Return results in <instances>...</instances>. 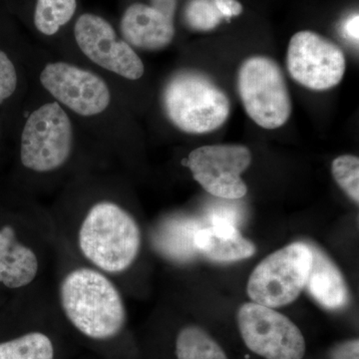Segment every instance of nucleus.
Masks as SVG:
<instances>
[{"mask_svg":"<svg viewBox=\"0 0 359 359\" xmlns=\"http://www.w3.org/2000/svg\"><path fill=\"white\" fill-rule=\"evenodd\" d=\"M122 191L116 168H96L66 183L48 209L68 249L119 287L143 247L140 224Z\"/></svg>","mask_w":359,"mask_h":359,"instance_id":"1","label":"nucleus"},{"mask_svg":"<svg viewBox=\"0 0 359 359\" xmlns=\"http://www.w3.org/2000/svg\"><path fill=\"white\" fill-rule=\"evenodd\" d=\"M13 139L21 187L34 199L83 172L113 167L69 113L33 83Z\"/></svg>","mask_w":359,"mask_h":359,"instance_id":"2","label":"nucleus"},{"mask_svg":"<svg viewBox=\"0 0 359 359\" xmlns=\"http://www.w3.org/2000/svg\"><path fill=\"white\" fill-rule=\"evenodd\" d=\"M21 55L35 86L60 104L113 165L126 162L132 142L128 104L93 70L21 44Z\"/></svg>","mask_w":359,"mask_h":359,"instance_id":"3","label":"nucleus"},{"mask_svg":"<svg viewBox=\"0 0 359 359\" xmlns=\"http://www.w3.org/2000/svg\"><path fill=\"white\" fill-rule=\"evenodd\" d=\"M51 271L59 314L75 332L95 342L122 334L128 321L122 290L109 276L80 261L57 235Z\"/></svg>","mask_w":359,"mask_h":359,"instance_id":"4","label":"nucleus"},{"mask_svg":"<svg viewBox=\"0 0 359 359\" xmlns=\"http://www.w3.org/2000/svg\"><path fill=\"white\" fill-rule=\"evenodd\" d=\"M58 56L102 76L127 104L129 86L140 82L146 74L138 51L99 14L85 13L78 16L73 25L71 43Z\"/></svg>","mask_w":359,"mask_h":359,"instance_id":"5","label":"nucleus"},{"mask_svg":"<svg viewBox=\"0 0 359 359\" xmlns=\"http://www.w3.org/2000/svg\"><path fill=\"white\" fill-rule=\"evenodd\" d=\"M56 231L48 209L33 201L20 226H0V285L25 292L46 282L52 269Z\"/></svg>","mask_w":359,"mask_h":359,"instance_id":"6","label":"nucleus"},{"mask_svg":"<svg viewBox=\"0 0 359 359\" xmlns=\"http://www.w3.org/2000/svg\"><path fill=\"white\" fill-rule=\"evenodd\" d=\"M167 119L187 134H205L223 126L230 115V100L210 78L191 70L175 72L161 94Z\"/></svg>","mask_w":359,"mask_h":359,"instance_id":"7","label":"nucleus"},{"mask_svg":"<svg viewBox=\"0 0 359 359\" xmlns=\"http://www.w3.org/2000/svg\"><path fill=\"white\" fill-rule=\"evenodd\" d=\"M238 90L245 112L257 125L273 130L292 114V100L282 69L266 56H252L238 70Z\"/></svg>","mask_w":359,"mask_h":359,"instance_id":"8","label":"nucleus"},{"mask_svg":"<svg viewBox=\"0 0 359 359\" xmlns=\"http://www.w3.org/2000/svg\"><path fill=\"white\" fill-rule=\"evenodd\" d=\"M313 254L306 243L276 250L257 264L248 283L252 302L276 309L292 304L306 287Z\"/></svg>","mask_w":359,"mask_h":359,"instance_id":"9","label":"nucleus"},{"mask_svg":"<svg viewBox=\"0 0 359 359\" xmlns=\"http://www.w3.org/2000/svg\"><path fill=\"white\" fill-rule=\"evenodd\" d=\"M238 325L245 344L266 359H302L306 340L299 328L287 316L256 302L243 304Z\"/></svg>","mask_w":359,"mask_h":359,"instance_id":"10","label":"nucleus"},{"mask_svg":"<svg viewBox=\"0 0 359 359\" xmlns=\"http://www.w3.org/2000/svg\"><path fill=\"white\" fill-rule=\"evenodd\" d=\"M287 67L297 83L314 91H325L341 82L346 60L334 41L311 30H302L290 40Z\"/></svg>","mask_w":359,"mask_h":359,"instance_id":"11","label":"nucleus"},{"mask_svg":"<svg viewBox=\"0 0 359 359\" xmlns=\"http://www.w3.org/2000/svg\"><path fill=\"white\" fill-rule=\"evenodd\" d=\"M250 163V149L241 145L203 146L182 161L208 193L224 200L242 199L247 195L242 174Z\"/></svg>","mask_w":359,"mask_h":359,"instance_id":"12","label":"nucleus"},{"mask_svg":"<svg viewBox=\"0 0 359 359\" xmlns=\"http://www.w3.org/2000/svg\"><path fill=\"white\" fill-rule=\"evenodd\" d=\"M32 87L21 44L0 43V121L6 136L13 138Z\"/></svg>","mask_w":359,"mask_h":359,"instance_id":"13","label":"nucleus"},{"mask_svg":"<svg viewBox=\"0 0 359 359\" xmlns=\"http://www.w3.org/2000/svg\"><path fill=\"white\" fill-rule=\"evenodd\" d=\"M174 18L153 4L135 2L122 14L120 35L136 51L164 50L176 34Z\"/></svg>","mask_w":359,"mask_h":359,"instance_id":"14","label":"nucleus"},{"mask_svg":"<svg viewBox=\"0 0 359 359\" xmlns=\"http://www.w3.org/2000/svg\"><path fill=\"white\" fill-rule=\"evenodd\" d=\"M309 247L313 254V263L304 289L325 309L337 311L346 308L349 292L344 276L323 250L313 245Z\"/></svg>","mask_w":359,"mask_h":359,"instance_id":"15","label":"nucleus"},{"mask_svg":"<svg viewBox=\"0 0 359 359\" xmlns=\"http://www.w3.org/2000/svg\"><path fill=\"white\" fill-rule=\"evenodd\" d=\"M196 249L216 262H236L249 259L256 247L243 237L235 224L217 222L196 233Z\"/></svg>","mask_w":359,"mask_h":359,"instance_id":"16","label":"nucleus"},{"mask_svg":"<svg viewBox=\"0 0 359 359\" xmlns=\"http://www.w3.org/2000/svg\"><path fill=\"white\" fill-rule=\"evenodd\" d=\"M200 230L195 219L174 217L158 224L152 233L153 247L163 256L176 262H187L198 254L195 235Z\"/></svg>","mask_w":359,"mask_h":359,"instance_id":"17","label":"nucleus"},{"mask_svg":"<svg viewBox=\"0 0 359 359\" xmlns=\"http://www.w3.org/2000/svg\"><path fill=\"white\" fill-rule=\"evenodd\" d=\"M76 11L77 0H35L33 26L43 39H55L74 20Z\"/></svg>","mask_w":359,"mask_h":359,"instance_id":"18","label":"nucleus"},{"mask_svg":"<svg viewBox=\"0 0 359 359\" xmlns=\"http://www.w3.org/2000/svg\"><path fill=\"white\" fill-rule=\"evenodd\" d=\"M52 337L40 330H29L6 341L0 342V359H55Z\"/></svg>","mask_w":359,"mask_h":359,"instance_id":"19","label":"nucleus"},{"mask_svg":"<svg viewBox=\"0 0 359 359\" xmlns=\"http://www.w3.org/2000/svg\"><path fill=\"white\" fill-rule=\"evenodd\" d=\"M177 359H228L221 346L204 330L189 325L176 339Z\"/></svg>","mask_w":359,"mask_h":359,"instance_id":"20","label":"nucleus"},{"mask_svg":"<svg viewBox=\"0 0 359 359\" xmlns=\"http://www.w3.org/2000/svg\"><path fill=\"white\" fill-rule=\"evenodd\" d=\"M185 22L191 29L209 32L224 20L212 0H190L184 11Z\"/></svg>","mask_w":359,"mask_h":359,"instance_id":"21","label":"nucleus"},{"mask_svg":"<svg viewBox=\"0 0 359 359\" xmlns=\"http://www.w3.org/2000/svg\"><path fill=\"white\" fill-rule=\"evenodd\" d=\"M332 175L337 185L346 195L359 202V160L355 156L344 155L332 162Z\"/></svg>","mask_w":359,"mask_h":359,"instance_id":"22","label":"nucleus"},{"mask_svg":"<svg viewBox=\"0 0 359 359\" xmlns=\"http://www.w3.org/2000/svg\"><path fill=\"white\" fill-rule=\"evenodd\" d=\"M212 2L223 18L226 20H231L241 15L244 11L242 4L238 0H212Z\"/></svg>","mask_w":359,"mask_h":359,"instance_id":"23","label":"nucleus"},{"mask_svg":"<svg viewBox=\"0 0 359 359\" xmlns=\"http://www.w3.org/2000/svg\"><path fill=\"white\" fill-rule=\"evenodd\" d=\"M358 339L351 340L334 347L332 359H358Z\"/></svg>","mask_w":359,"mask_h":359,"instance_id":"24","label":"nucleus"},{"mask_svg":"<svg viewBox=\"0 0 359 359\" xmlns=\"http://www.w3.org/2000/svg\"><path fill=\"white\" fill-rule=\"evenodd\" d=\"M342 34L354 44H358V14H353L344 21Z\"/></svg>","mask_w":359,"mask_h":359,"instance_id":"25","label":"nucleus"},{"mask_svg":"<svg viewBox=\"0 0 359 359\" xmlns=\"http://www.w3.org/2000/svg\"><path fill=\"white\" fill-rule=\"evenodd\" d=\"M4 136H6V132H4V125H2L1 121H0V140H1Z\"/></svg>","mask_w":359,"mask_h":359,"instance_id":"26","label":"nucleus"}]
</instances>
